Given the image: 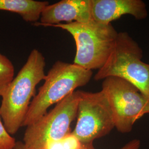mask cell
I'll list each match as a JSON object with an SVG mask.
<instances>
[{
  "label": "cell",
  "instance_id": "obj_2",
  "mask_svg": "<svg viewBox=\"0 0 149 149\" xmlns=\"http://www.w3.org/2000/svg\"><path fill=\"white\" fill-rule=\"evenodd\" d=\"M93 75L91 70L76 64L57 61L46 74L38 93L31 101L22 127H27L44 116L48 108L62 101L75 90L86 85Z\"/></svg>",
  "mask_w": 149,
  "mask_h": 149
},
{
  "label": "cell",
  "instance_id": "obj_6",
  "mask_svg": "<svg viewBox=\"0 0 149 149\" xmlns=\"http://www.w3.org/2000/svg\"><path fill=\"white\" fill-rule=\"evenodd\" d=\"M111 108L115 128L122 133L132 131L134 123L149 112V101L138 88L128 81L108 77L102 84Z\"/></svg>",
  "mask_w": 149,
  "mask_h": 149
},
{
  "label": "cell",
  "instance_id": "obj_16",
  "mask_svg": "<svg viewBox=\"0 0 149 149\" xmlns=\"http://www.w3.org/2000/svg\"><path fill=\"white\" fill-rule=\"evenodd\" d=\"M148 114H149V113H148Z\"/></svg>",
  "mask_w": 149,
  "mask_h": 149
},
{
  "label": "cell",
  "instance_id": "obj_5",
  "mask_svg": "<svg viewBox=\"0 0 149 149\" xmlns=\"http://www.w3.org/2000/svg\"><path fill=\"white\" fill-rule=\"evenodd\" d=\"M79 91H74L58 103L42 117L27 126L23 143L31 149H46L70 133V125L77 117Z\"/></svg>",
  "mask_w": 149,
  "mask_h": 149
},
{
  "label": "cell",
  "instance_id": "obj_14",
  "mask_svg": "<svg viewBox=\"0 0 149 149\" xmlns=\"http://www.w3.org/2000/svg\"><path fill=\"white\" fill-rule=\"evenodd\" d=\"M140 141L138 139H133L123 146L119 149H139L140 146ZM81 149H95L92 144L84 145Z\"/></svg>",
  "mask_w": 149,
  "mask_h": 149
},
{
  "label": "cell",
  "instance_id": "obj_10",
  "mask_svg": "<svg viewBox=\"0 0 149 149\" xmlns=\"http://www.w3.org/2000/svg\"><path fill=\"white\" fill-rule=\"evenodd\" d=\"M48 1L34 0H0V10L16 13L27 22L38 21Z\"/></svg>",
  "mask_w": 149,
  "mask_h": 149
},
{
  "label": "cell",
  "instance_id": "obj_12",
  "mask_svg": "<svg viewBox=\"0 0 149 149\" xmlns=\"http://www.w3.org/2000/svg\"><path fill=\"white\" fill-rule=\"evenodd\" d=\"M16 143V139L7 132L0 116V149H13Z\"/></svg>",
  "mask_w": 149,
  "mask_h": 149
},
{
  "label": "cell",
  "instance_id": "obj_7",
  "mask_svg": "<svg viewBox=\"0 0 149 149\" xmlns=\"http://www.w3.org/2000/svg\"><path fill=\"white\" fill-rule=\"evenodd\" d=\"M77 120L71 132L84 145L109 133L115 128L111 108L104 93L80 91Z\"/></svg>",
  "mask_w": 149,
  "mask_h": 149
},
{
  "label": "cell",
  "instance_id": "obj_11",
  "mask_svg": "<svg viewBox=\"0 0 149 149\" xmlns=\"http://www.w3.org/2000/svg\"><path fill=\"white\" fill-rule=\"evenodd\" d=\"M15 77V67L11 60L0 53V96L2 97Z\"/></svg>",
  "mask_w": 149,
  "mask_h": 149
},
{
  "label": "cell",
  "instance_id": "obj_4",
  "mask_svg": "<svg viewBox=\"0 0 149 149\" xmlns=\"http://www.w3.org/2000/svg\"><path fill=\"white\" fill-rule=\"evenodd\" d=\"M143 52L127 32L118 33L112 52L94 79L118 77L135 86L149 101V64L142 61Z\"/></svg>",
  "mask_w": 149,
  "mask_h": 149
},
{
  "label": "cell",
  "instance_id": "obj_3",
  "mask_svg": "<svg viewBox=\"0 0 149 149\" xmlns=\"http://www.w3.org/2000/svg\"><path fill=\"white\" fill-rule=\"evenodd\" d=\"M69 33L74 39L76 51L74 64L92 71L99 70L112 52L118 32L110 24L92 19L87 23L72 22L53 25Z\"/></svg>",
  "mask_w": 149,
  "mask_h": 149
},
{
  "label": "cell",
  "instance_id": "obj_13",
  "mask_svg": "<svg viewBox=\"0 0 149 149\" xmlns=\"http://www.w3.org/2000/svg\"><path fill=\"white\" fill-rule=\"evenodd\" d=\"M60 143L62 149H81L83 146V144L71 132L60 140Z\"/></svg>",
  "mask_w": 149,
  "mask_h": 149
},
{
  "label": "cell",
  "instance_id": "obj_1",
  "mask_svg": "<svg viewBox=\"0 0 149 149\" xmlns=\"http://www.w3.org/2000/svg\"><path fill=\"white\" fill-rule=\"evenodd\" d=\"M45 59L37 49H33L27 61L12 81L2 96L0 116L11 135L22 127L37 86L44 80Z\"/></svg>",
  "mask_w": 149,
  "mask_h": 149
},
{
  "label": "cell",
  "instance_id": "obj_15",
  "mask_svg": "<svg viewBox=\"0 0 149 149\" xmlns=\"http://www.w3.org/2000/svg\"><path fill=\"white\" fill-rule=\"evenodd\" d=\"M13 149H31L27 147L22 141H16V144Z\"/></svg>",
  "mask_w": 149,
  "mask_h": 149
},
{
  "label": "cell",
  "instance_id": "obj_9",
  "mask_svg": "<svg viewBox=\"0 0 149 149\" xmlns=\"http://www.w3.org/2000/svg\"><path fill=\"white\" fill-rule=\"evenodd\" d=\"M91 13L93 20L107 24L126 15L137 20L144 19L148 15L142 0H91Z\"/></svg>",
  "mask_w": 149,
  "mask_h": 149
},
{
  "label": "cell",
  "instance_id": "obj_8",
  "mask_svg": "<svg viewBox=\"0 0 149 149\" xmlns=\"http://www.w3.org/2000/svg\"><path fill=\"white\" fill-rule=\"evenodd\" d=\"M92 19L91 0H62L45 7L36 24L51 27L62 22L84 23Z\"/></svg>",
  "mask_w": 149,
  "mask_h": 149
}]
</instances>
